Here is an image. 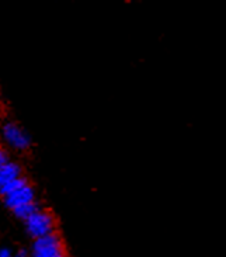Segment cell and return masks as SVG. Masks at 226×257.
Returning <instances> with one entry per match:
<instances>
[{"instance_id": "cell-1", "label": "cell", "mask_w": 226, "mask_h": 257, "mask_svg": "<svg viewBox=\"0 0 226 257\" xmlns=\"http://www.w3.org/2000/svg\"><path fill=\"white\" fill-rule=\"evenodd\" d=\"M24 226L30 236L33 239H40V237L48 236L55 233L56 221L55 216L48 209L40 208L35 211L33 215L24 221Z\"/></svg>"}, {"instance_id": "cell-2", "label": "cell", "mask_w": 226, "mask_h": 257, "mask_svg": "<svg viewBox=\"0 0 226 257\" xmlns=\"http://www.w3.org/2000/svg\"><path fill=\"white\" fill-rule=\"evenodd\" d=\"M31 257H66L65 244L58 233L35 239L31 246Z\"/></svg>"}, {"instance_id": "cell-3", "label": "cell", "mask_w": 226, "mask_h": 257, "mask_svg": "<svg viewBox=\"0 0 226 257\" xmlns=\"http://www.w3.org/2000/svg\"><path fill=\"white\" fill-rule=\"evenodd\" d=\"M2 135L7 145L17 151H27L31 146V138L26 130H23L17 122L7 121L3 124Z\"/></svg>"}, {"instance_id": "cell-4", "label": "cell", "mask_w": 226, "mask_h": 257, "mask_svg": "<svg viewBox=\"0 0 226 257\" xmlns=\"http://www.w3.org/2000/svg\"><path fill=\"white\" fill-rule=\"evenodd\" d=\"M3 201H5V205L7 208L12 209V211L24 207V205H28V204L37 202L35 201L34 188L30 183H27L21 187L16 188L12 193L3 195Z\"/></svg>"}, {"instance_id": "cell-5", "label": "cell", "mask_w": 226, "mask_h": 257, "mask_svg": "<svg viewBox=\"0 0 226 257\" xmlns=\"http://www.w3.org/2000/svg\"><path fill=\"white\" fill-rule=\"evenodd\" d=\"M21 177H24V176H23V170L19 163L10 160L6 165L0 166V188L7 187L9 184H12Z\"/></svg>"}, {"instance_id": "cell-6", "label": "cell", "mask_w": 226, "mask_h": 257, "mask_svg": "<svg viewBox=\"0 0 226 257\" xmlns=\"http://www.w3.org/2000/svg\"><path fill=\"white\" fill-rule=\"evenodd\" d=\"M10 162V158H9V153L6 152V149H2L0 151V166L6 165Z\"/></svg>"}, {"instance_id": "cell-7", "label": "cell", "mask_w": 226, "mask_h": 257, "mask_svg": "<svg viewBox=\"0 0 226 257\" xmlns=\"http://www.w3.org/2000/svg\"><path fill=\"white\" fill-rule=\"evenodd\" d=\"M0 257H14V254L9 247H2L0 249Z\"/></svg>"}, {"instance_id": "cell-8", "label": "cell", "mask_w": 226, "mask_h": 257, "mask_svg": "<svg viewBox=\"0 0 226 257\" xmlns=\"http://www.w3.org/2000/svg\"><path fill=\"white\" fill-rule=\"evenodd\" d=\"M14 257H31V254H28L26 250H20V251H17L16 254H14Z\"/></svg>"}]
</instances>
